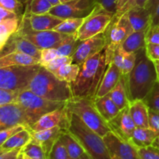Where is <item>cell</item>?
Listing matches in <instances>:
<instances>
[{
  "label": "cell",
  "instance_id": "cell-38",
  "mask_svg": "<svg viewBox=\"0 0 159 159\" xmlns=\"http://www.w3.org/2000/svg\"><path fill=\"white\" fill-rule=\"evenodd\" d=\"M22 91L0 89V107L16 103Z\"/></svg>",
  "mask_w": 159,
  "mask_h": 159
},
{
  "label": "cell",
  "instance_id": "cell-49",
  "mask_svg": "<svg viewBox=\"0 0 159 159\" xmlns=\"http://www.w3.org/2000/svg\"><path fill=\"white\" fill-rule=\"evenodd\" d=\"M116 2L117 0H97L98 4L103 7L106 10L113 13L116 12Z\"/></svg>",
  "mask_w": 159,
  "mask_h": 159
},
{
  "label": "cell",
  "instance_id": "cell-33",
  "mask_svg": "<svg viewBox=\"0 0 159 159\" xmlns=\"http://www.w3.org/2000/svg\"><path fill=\"white\" fill-rule=\"evenodd\" d=\"M82 40L77 38L75 34L74 35H68L61 43L59 44L57 48V51L60 52L61 56L65 57H72L73 54L78 49L79 46L80 45Z\"/></svg>",
  "mask_w": 159,
  "mask_h": 159
},
{
  "label": "cell",
  "instance_id": "cell-53",
  "mask_svg": "<svg viewBox=\"0 0 159 159\" xmlns=\"http://www.w3.org/2000/svg\"><path fill=\"white\" fill-rule=\"evenodd\" d=\"M151 26H159V2L157 6L154 15L152 16V25Z\"/></svg>",
  "mask_w": 159,
  "mask_h": 159
},
{
  "label": "cell",
  "instance_id": "cell-45",
  "mask_svg": "<svg viewBox=\"0 0 159 159\" xmlns=\"http://www.w3.org/2000/svg\"><path fill=\"white\" fill-rule=\"evenodd\" d=\"M145 40L147 43L159 44V26H151L147 30Z\"/></svg>",
  "mask_w": 159,
  "mask_h": 159
},
{
  "label": "cell",
  "instance_id": "cell-60",
  "mask_svg": "<svg viewBox=\"0 0 159 159\" xmlns=\"http://www.w3.org/2000/svg\"><path fill=\"white\" fill-rule=\"evenodd\" d=\"M17 159H23V152H22V153L20 154V156H19V158H17Z\"/></svg>",
  "mask_w": 159,
  "mask_h": 159
},
{
  "label": "cell",
  "instance_id": "cell-54",
  "mask_svg": "<svg viewBox=\"0 0 159 159\" xmlns=\"http://www.w3.org/2000/svg\"><path fill=\"white\" fill-rule=\"evenodd\" d=\"M148 2V0H134V6H139V7H145L146 4Z\"/></svg>",
  "mask_w": 159,
  "mask_h": 159
},
{
  "label": "cell",
  "instance_id": "cell-17",
  "mask_svg": "<svg viewBox=\"0 0 159 159\" xmlns=\"http://www.w3.org/2000/svg\"><path fill=\"white\" fill-rule=\"evenodd\" d=\"M64 20L51 13L32 14L25 12L21 23L34 31L54 30Z\"/></svg>",
  "mask_w": 159,
  "mask_h": 159
},
{
  "label": "cell",
  "instance_id": "cell-16",
  "mask_svg": "<svg viewBox=\"0 0 159 159\" xmlns=\"http://www.w3.org/2000/svg\"><path fill=\"white\" fill-rule=\"evenodd\" d=\"M107 123L112 132H113L121 139L127 141H130L135 128L137 127L130 116L129 106L120 110L115 117Z\"/></svg>",
  "mask_w": 159,
  "mask_h": 159
},
{
  "label": "cell",
  "instance_id": "cell-5",
  "mask_svg": "<svg viewBox=\"0 0 159 159\" xmlns=\"http://www.w3.org/2000/svg\"><path fill=\"white\" fill-rule=\"evenodd\" d=\"M66 107L70 112L77 115L89 127L102 138L111 131L107 121L96 109L93 99L73 97L67 102Z\"/></svg>",
  "mask_w": 159,
  "mask_h": 159
},
{
  "label": "cell",
  "instance_id": "cell-27",
  "mask_svg": "<svg viewBox=\"0 0 159 159\" xmlns=\"http://www.w3.org/2000/svg\"><path fill=\"white\" fill-rule=\"evenodd\" d=\"M93 102L99 113L107 122L111 120L120 111L108 95L102 97H96L93 99Z\"/></svg>",
  "mask_w": 159,
  "mask_h": 159
},
{
  "label": "cell",
  "instance_id": "cell-22",
  "mask_svg": "<svg viewBox=\"0 0 159 159\" xmlns=\"http://www.w3.org/2000/svg\"><path fill=\"white\" fill-rule=\"evenodd\" d=\"M121 76H122V72L120 69L113 62H111L101 82L96 97H102L108 94L116 86Z\"/></svg>",
  "mask_w": 159,
  "mask_h": 159
},
{
  "label": "cell",
  "instance_id": "cell-34",
  "mask_svg": "<svg viewBox=\"0 0 159 159\" xmlns=\"http://www.w3.org/2000/svg\"><path fill=\"white\" fill-rule=\"evenodd\" d=\"M85 18H70L64 20L60 24L56 26L54 30L61 34H68V35H74L77 34L78 30L82 23L85 21Z\"/></svg>",
  "mask_w": 159,
  "mask_h": 159
},
{
  "label": "cell",
  "instance_id": "cell-23",
  "mask_svg": "<svg viewBox=\"0 0 159 159\" xmlns=\"http://www.w3.org/2000/svg\"><path fill=\"white\" fill-rule=\"evenodd\" d=\"M129 110L136 127H149V108L143 99L130 101Z\"/></svg>",
  "mask_w": 159,
  "mask_h": 159
},
{
  "label": "cell",
  "instance_id": "cell-31",
  "mask_svg": "<svg viewBox=\"0 0 159 159\" xmlns=\"http://www.w3.org/2000/svg\"><path fill=\"white\" fill-rule=\"evenodd\" d=\"M146 31H134L121 44L122 48L130 53H136L145 48L147 45L145 40Z\"/></svg>",
  "mask_w": 159,
  "mask_h": 159
},
{
  "label": "cell",
  "instance_id": "cell-19",
  "mask_svg": "<svg viewBox=\"0 0 159 159\" xmlns=\"http://www.w3.org/2000/svg\"><path fill=\"white\" fill-rule=\"evenodd\" d=\"M127 13L134 31H146L152 25V16L146 8L134 6Z\"/></svg>",
  "mask_w": 159,
  "mask_h": 159
},
{
  "label": "cell",
  "instance_id": "cell-10",
  "mask_svg": "<svg viewBox=\"0 0 159 159\" xmlns=\"http://www.w3.org/2000/svg\"><path fill=\"white\" fill-rule=\"evenodd\" d=\"M17 34L26 39L40 50L56 48L68 34H61L55 30L34 31L20 23Z\"/></svg>",
  "mask_w": 159,
  "mask_h": 159
},
{
  "label": "cell",
  "instance_id": "cell-8",
  "mask_svg": "<svg viewBox=\"0 0 159 159\" xmlns=\"http://www.w3.org/2000/svg\"><path fill=\"white\" fill-rule=\"evenodd\" d=\"M114 15L115 13L106 10L98 4L93 12L85 17V21L76 34V37L80 40H85L104 33L113 20Z\"/></svg>",
  "mask_w": 159,
  "mask_h": 159
},
{
  "label": "cell",
  "instance_id": "cell-51",
  "mask_svg": "<svg viewBox=\"0 0 159 159\" xmlns=\"http://www.w3.org/2000/svg\"><path fill=\"white\" fill-rule=\"evenodd\" d=\"M0 21L1 20H9V19H15L19 18V15L15 12L9 10V9H4L2 7H0Z\"/></svg>",
  "mask_w": 159,
  "mask_h": 159
},
{
  "label": "cell",
  "instance_id": "cell-36",
  "mask_svg": "<svg viewBox=\"0 0 159 159\" xmlns=\"http://www.w3.org/2000/svg\"><path fill=\"white\" fill-rule=\"evenodd\" d=\"M22 152L31 159H48L42 146L33 138L30 142L23 148Z\"/></svg>",
  "mask_w": 159,
  "mask_h": 159
},
{
  "label": "cell",
  "instance_id": "cell-59",
  "mask_svg": "<svg viewBox=\"0 0 159 159\" xmlns=\"http://www.w3.org/2000/svg\"><path fill=\"white\" fill-rule=\"evenodd\" d=\"M70 1H72V0H60L61 3H65V2H68Z\"/></svg>",
  "mask_w": 159,
  "mask_h": 159
},
{
  "label": "cell",
  "instance_id": "cell-11",
  "mask_svg": "<svg viewBox=\"0 0 159 159\" xmlns=\"http://www.w3.org/2000/svg\"><path fill=\"white\" fill-rule=\"evenodd\" d=\"M134 32V29L129 20L127 13L125 12L120 16L114 15L113 20L103 33L107 40V46L114 50Z\"/></svg>",
  "mask_w": 159,
  "mask_h": 159
},
{
  "label": "cell",
  "instance_id": "cell-57",
  "mask_svg": "<svg viewBox=\"0 0 159 159\" xmlns=\"http://www.w3.org/2000/svg\"><path fill=\"white\" fill-rule=\"evenodd\" d=\"M152 145H153L154 147L157 148L159 149V136L156 138V139L155 140V141H154V142H153Z\"/></svg>",
  "mask_w": 159,
  "mask_h": 159
},
{
  "label": "cell",
  "instance_id": "cell-43",
  "mask_svg": "<svg viewBox=\"0 0 159 159\" xmlns=\"http://www.w3.org/2000/svg\"><path fill=\"white\" fill-rule=\"evenodd\" d=\"M26 127H23L22 125H16L13 126V127H9V128L4 129V130H0V145L2 144L5 141H7L9 138H10L11 137L14 136L16 134H17L18 132L21 131L22 130L25 129Z\"/></svg>",
  "mask_w": 159,
  "mask_h": 159
},
{
  "label": "cell",
  "instance_id": "cell-42",
  "mask_svg": "<svg viewBox=\"0 0 159 159\" xmlns=\"http://www.w3.org/2000/svg\"><path fill=\"white\" fill-rule=\"evenodd\" d=\"M141 159H159V149L153 145L137 148Z\"/></svg>",
  "mask_w": 159,
  "mask_h": 159
},
{
  "label": "cell",
  "instance_id": "cell-41",
  "mask_svg": "<svg viewBox=\"0 0 159 159\" xmlns=\"http://www.w3.org/2000/svg\"><path fill=\"white\" fill-rule=\"evenodd\" d=\"M23 2L22 0H0V7L16 12L19 15L23 10Z\"/></svg>",
  "mask_w": 159,
  "mask_h": 159
},
{
  "label": "cell",
  "instance_id": "cell-39",
  "mask_svg": "<svg viewBox=\"0 0 159 159\" xmlns=\"http://www.w3.org/2000/svg\"><path fill=\"white\" fill-rule=\"evenodd\" d=\"M48 159H71L60 140H57L53 146Z\"/></svg>",
  "mask_w": 159,
  "mask_h": 159
},
{
  "label": "cell",
  "instance_id": "cell-1",
  "mask_svg": "<svg viewBox=\"0 0 159 159\" xmlns=\"http://www.w3.org/2000/svg\"><path fill=\"white\" fill-rule=\"evenodd\" d=\"M113 51L107 46L102 51L80 65L77 79L71 83L73 97L95 99L109 65L113 61Z\"/></svg>",
  "mask_w": 159,
  "mask_h": 159
},
{
  "label": "cell",
  "instance_id": "cell-7",
  "mask_svg": "<svg viewBox=\"0 0 159 159\" xmlns=\"http://www.w3.org/2000/svg\"><path fill=\"white\" fill-rule=\"evenodd\" d=\"M16 102L25 109L34 124L43 115L65 107L67 104V102H57L45 99L30 89L23 90L20 93Z\"/></svg>",
  "mask_w": 159,
  "mask_h": 159
},
{
  "label": "cell",
  "instance_id": "cell-20",
  "mask_svg": "<svg viewBox=\"0 0 159 159\" xmlns=\"http://www.w3.org/2000/svg\"><path fill=\"white\" fill-rule=\"evenodd\" d=\"M63 130H62L61 127H56L54 128L48 129V130H41V131L30 132L33 139L37 141L42 146L48 157L53 146L59 139Z\"/></svg>",
  "mask_w": 159,
  "mask_h": 159
},
{
  "label": "cell",
  "instance_id": "cell-9",
  "mask_svg": "<svg viewBox=\"0 0 159 159\" xmlns=\"http://www.w3.org/2000/svg\"><path fill=\"white\" fill-rule=\"evenodd\" d=\"M97 5V0H72L53 6L49 13L62 20L85 18L93 12Z\"/></svg>",
  "mask_w": 159,
  "mask_h": 159
},
{
  "label": "cell",
  "instance_id": "cell-26",
  "mask_svg": "<svg viewBox=\"0 0 159 159\" xmlns=\"http://www.w3.org/2000/svg\"><path fill=\"white\" fill-rule=\"evenodd\" d=\"M107 95L111 98L120 110H122L123 109L128 107L130 101L129 99L125 76L124 75H122L116 86Z\"/></svg>",
  "mask_w": 159,
  "mask_h": 159
},
{
  "label": "cell",
  "instance_id": "cell-55",
  "mask_svg": "<svg viewBox=\"0 0 159 159\" xmlns=\"http://www.w3.org/2000/svg\"><path fill=\"white\" fill-rule=\"evenodd\" d=\"M154 64H155V69H156L157 79H158V82L159 83V61H154Z\"/></svg>",
  "mask_w": 159,
  "mask_h": 159
},
{
  "label": "cell",
  "instance_id": "cell-47",
  "mask_svg": "<svg viewBox=\"0 0 159 159\" xmlns=\"http://www.w3.org/2000/svg\"><path fill=\"white\" fill-rule=\"evenodd\" d=\"M149 127L159 134V112L153 109L148 110Z\"/></svg>",
  "mask_w": 159,
  "mask_h": 159
},
{
  "label": "cell",
  "instance_id": "cell-18",
  "mask_svg": "<svg viewBox=\"0 0 159 159\" xmlns=\"http://www.w3.org/2000/svg\"><path fill=\"white\" fill-rule=\"evenodd\" d=\"M0 51H1V56L12 52H20L29 54L39 60H40V56H41V50L39 49L29 40L19 35L17 32L11 37L2 50Z\"/></svg>",
  "mask_w": 159,
  "mask_h": 159
},
{
  "label": "cell",
  "instance_id": "cell-15",
  "mask_svg": "<svg viewBox=\"0 0 159 159\" xmlns=\"http://www.w3.org/2000/svg\"><path fill=\"white\" fill-rule=\"evenodd\" d=\"M107 47V40L103 33L82 40L78 49L73 54V63L82 65L86 60L100 52Z\"/></svg>",
  "mask_w": 159,
  "mask_h": 159
},
{
  "label": "cell",
  "instance_id": "cell-12",
  "mask_svg": "<svg viewBox=\"0 0 159 159\" xmlns=\"http://www.w3.org/2000/svg\"><path fill=\"white\" fill-rule=\"evenodd\" d=\"M34 124L33 119L20 104L16 102L0 107V130L16 125L30 130Z\"/></svg>",
  "mask_w": 159,
  "mask_h": 159
},
{
  "label": "cell",
  "instance_id": "cell-3",
  "mask_svg": "<svg viewBox=\"0 0 159 159\" xmlns=\"http://www.w3.org/2000/svg\"><path fill=\"white\" fill-rule=\"evenodd\" d=\"M68 131L75 138L85 153L93 159H112L103 138L89 127L77 115L71 112L69 115Z\"/></svg>",
  "mask_w": 159,
  "mask_h": 159
},
{
  "label": "cell",
  "instance_id": "cell-6",
  "mask_svg": "<svg viewBox=\"0 0 159 159\" xmlns=\"http://www.w3.org/2000/svg\"><path fill=\"white\" fill-rule=\"evenodd\" d=\"M41 65H18L0 68V89L23 91L40 70Z\"/></svg>",
  "mask_w": 159,
  "mask_h": 159
},
{
  "label": "cell",
  "instance_id": "cell-24",
  "mask_svg": "<svg viewBox=\"0 0 159 159\" xmlns=\"http://www.w3.org/2000/svg\"><path fill=\"white\" fill-rule=\"evenodd\" d=\"M159 134L150 127H137L129 142L136 148H146L152 145Z\"/></svg>",
  "mask_w": 159,
  "mask_h": 159
},
{
  "label": "cell",
  "instance_id": "cell-32",
  "mask_svg": "<svg viewBox=\"0 0 159 159\" xmlns=\"http://www.w3.org/2000/svg\"><path fill=\"white\" fill-rule=\"evenodd\" d=\"M79 71L80 65L75 63H71L62 65L57 70L52 71V73L60 80L65 81L71 84L77 79Z\"/></svg>",
  "mask_w": 159,
  "mask_h": 159
},
{
  "label": "cell",
  "instance_id": "cell-29",
  "mask_svg": "<svg viewBox=\"0 0 159 159\" xmlns=\"http://www.w3.org/2000/svg\"><path fill=\"white\" fill-rule=\"evenodd\" d=\"M59 140L65 148L71 159L79 158L85 152L79 141L68 130H63Z\"/></svg>",
  "mask_w": 159,
  "mask_h": 159
},
{
  "label": "cell",
  "instance_id": "cell-14",
  "mask_svg": "<svg viewBox=\"0 0 159 159\" xmlns=\"http://www.w3.org/2000/svg\"><path fill=\"white\" fill-rule=\"evenodd\" d=\"M69 115L67 107L54 110L43 115L31 127V132H38L59 127L64 130H68L69 125Z\"/></svg>",
  "mask_w": 159,
  "mask_h": 159
},
{
  "label": "cell",
  "instance_id": "cell-35",
  "mask_svg": "<svg viewBox=\"0 0 159 159\" xmlns=\"http://www.w3.org/2000/svg\"><path fill=\"white\" fill-rule=\"evenodd\" d=\"M26 5L25 12L32 14L48 13L53 7L52 4L48 0H23Z\"/></svg>",
  "mask_w": 159,
  "mask_h": 159
},
{
  "label": "cell",
  "instance_id": "cell-25",
  "mask_svg": "<svg viewBox=\"0 0 159 159\" xmlns=\"http://www.w3.org/2000/svg\"><path fill=\"white\" fill-rule=\"evenodd\" d=\"M38 64H40L39 59L20 52H12L0 57V68L18 65H34Z\"/></svg>",
  "mask_w": 159,
  "mask_h": 159
},
{
  "label": "cell",
  "instance_id": "cell-21",
  "mask_svg": "<svg viewBox=\"0 0 159 159\" xmlns=\"http://www.w3.org/2000/svg\"><path fill=\"white\" fill-rule=\"evenodd\" d=\"M136 57V53L127 52L120 45L114 49L112 62L120 69L122 75H127L134 67Z\"/></svg>",
  "mask_w": 159,
  "mask_h": 159
},
{
  "label": "cell",
  "instance_id": "cell-48",
  "mask_svg": "<svg viewBox=\"0 0 159 159\" xmlns=\"http://www.w3.org/2000/svg\"><path fill=\"white\" fill-rule=\"evenodd\" d=\"M146 54L152 61H159V44L147 43L146 45Z\"/></svg>",
  "mask_w": 159,
  "mask_h": 159
},
{
  "label": "cell",
  "instance_id": "cell-30",
  "mask_svg": "<svg viewBox=\"0 0 159 159\" xmlns=\"http://www.w3.org/2000/svg\"><path fill=\"white\" fill-rule=\"evenodd\" d=\"M20 18L9 19L0 21V51L2 50L8 40L20 29Z\"/></svg>",
  "mask_w": 159,
  "mask_h": 159
},
{
  "label": "cell",
  "instance_id": "cell-28",
  "mask_svg": "<svg viewBox=\"0 0 159 159\" xmlns=\"http://www.w3.org/2000/svg\"><path fill=\"white\" fill-rule=\"evenodd\" d=\"M31 140H32V134L30 130L25 128L1 144L0 152H7L17 148H23L28 143L30 142Z\"/></svg>",
  "mask_w": 159,
  "mask_h": 159
},
{
  "label": "cell",
  "instance_id": "cell-58",
  "mask_svg": "<svg viewBox=\"0 0 159 159\" xmlns=\"http://www.w3.org/2000/svg\"><path fill=\"white\" fill-rule=\"evenodd\" d=\"M77 159H93V158H92L91 157H90L89 155H88V154L85 153H85H84L83 155H82V156L79 157V158H77Z\"/></svg>",
  "mask_w": 159,
  "mask_h": 159
},
{
  "label": "cell",
  "instance_id": "cell-2",
  "mask_svg": "<svg viewBox=\"0 0 159 159\" xmlns=\"http://www.w3.org/2000/svg\"><path fill=\"white\" fill-rule=\"evenodd\" d=\"M136 62L132 71L125 76L130 101L144 99L158 82L153 61L146 54V49L136 52Z\"/></svg>",
  "mask_w": 159,
  "mask_h": 159
},
{
  "label": "cell",
  "instance_id": "cell-52",
  "mask_svg": "<svg viewBox=\"0 0 159 159\" xmlns=\"http://www.w3.org/2000/svg\"><path fill=\"white\" fill-rule=\"evenodd\" d=\"M158 2L159 0H148V2L147 4H146L145 7H144L150 12L152 16L154 15V13H155V9H156Z\"/></svg>",
  "mask_w": 159,
  "mask_h": 159
},
{
  "label": "cell",
  "instance_id": "cell-61",
  "mask_svg": "<svg viewBox=\"0 0 159 159\" xmlns=\"http://www.w3.org/2000/svg\"><path fill=\"white\" fill-rule=\"evenodd\" d=\"M23 159H31V158H30V157H28L27 155H24V154H23Z\"/></svg>",
  "mask_w": 159,
  "mask_h": 159
},
{
  "label": "cell",
  "instance_id": "cell-56",
  "mask_svg": "<svg viewBox=\"0 0 159 159\" xmlns=\"http://www.w3.org/2000/svg\"><path fill=\"white\" fill-rule=\"evenodd\" d=\"M48 2H50L52 4L53 6H57V5L61 4V2L60 0H48Z\"/></svg>",
  "mask_w": 159,
  "mask_h": 159
},
{
  "label": "cell",
  "instance_id": "cell-13",
  "mask_svg": "<svg viewBox=\"0 0 159 159\" xmlns=\"http://www.w3.org/2000/svg\"><path fill=\"white\" fill-rule=\"evenodd\" d=\"M112 159H141L136 148L110 131L103 137Z\"/></svg>",
  "mask_w": 159,
  "mask_h": 159
},
{
  "label": "cell",
  "instance_id": "cell-46",
  "mask_svg": "<svg viewBox=\"0 0 159 159\" xmlns=\"http://www.w3.org/2000/svg\"><path fill=\"white\" fill-rule=\"evenodd\" d=\"M134 6V0H117L116 2V12L115 16H120Z\"/></svg>",
  "mask_w": 159,
  "mask_h": 159
},
{
  "label": "cell",
  "instance_id": "cell-50",
  "mask_svg": "<svg viewBox=\"0 0 159 159\" xmlns=\"http://www.w3.org/2000/svg\"><path fill=\"white\" fill-rule=\"evenodd\" d=\"M22 149L17 148L7 152H0V159H17L22 153Z\"/></svg>",
  "mask_w": 159,
  "mask_h": 159
},
{
  "label": "cell",
  "instance_id": "cell-4",
  "mask_svg": "<svg viewBox=\"0 0 159 159\" xmlns=\"http://www.w3.org/2000/svg\"><path fill=\"white\" fill-rule=\"evenodd\" d=\"M27 89L52 101L68 102L73 98L70 83L57 79L51 71L42 65Z\"/></svg>",
  "mask_w": 159,
  "mask_h": 159
},
{
  "label": "cell",
  "instance_id": "cell-44",
  "mask_svg": "<svg viewBox=\"0 0 159 159\" xmlns=\"http://www.w3.org/2000/svg\"><path fill=\"white\" fill-rule=\"evenodd\" d=\"M61 56L57 48H47L41 50V56H40V65H43L51 61L53 59Z\"/></svg>",
  "mask_w": 159,
  "mask_h": 159
},
{
  "label": "cell",
  "instance_id": "cell-37",
  "mask_svg": "<svg viewBox=\"0 0 159 159\" xmlns=\"http://www.w3.org/2000/svg\"><path fill=\"white\" fill-rule=\"evenodd\" d=\"M143 100L145 102L148 108L153 109L159 112V83H155L150 93Z\"/></svg>",
  "mask_w": 159,
  "mask_h": 159
},
{
  "label": "cell",
  "instance_id": "cell-40",
  "mask_svg": "<svg viewBox=\"0 0 159 159\" xmlns=\"http://www.w3.org/2000/svg\"><path fill=\"white\" fill-rule=\"evenodd\" d=\"M73 63L72 57H65V56H59V57H56V58L53 59L51 61L48 62L46 64L42 65V66L44 67L50 71H54L57 70V68H60L62 65H65V64H71Z\"/></svg>",
  "mask_w": 159,
  "mask_h": 159
}]
</instances>
